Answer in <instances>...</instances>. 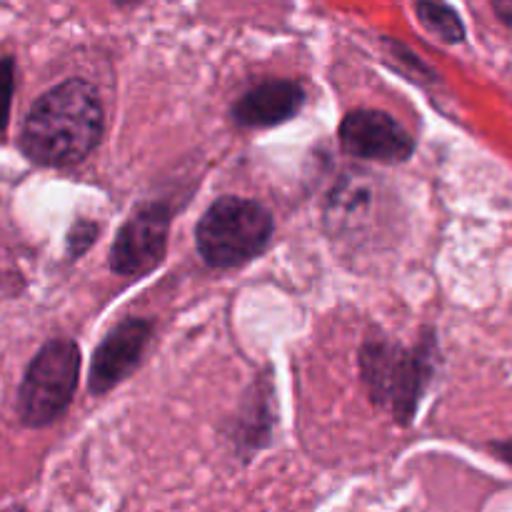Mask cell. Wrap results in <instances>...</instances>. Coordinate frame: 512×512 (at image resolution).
I'll use <instances>...</instances> for the list:
<instances>
[{"instance_id":"cell-1","label":"cell","mask_w":512,"mask_h":512,"mask_svg":"<svg viewBox=\"0 0 512 512\" xmlns=\"http://www.w3.org/2000/svg\"><path fill=\"white\" fill-rule=\"evenodd\" d=\"M103 135L98 90L73 78L40 95L25 118L20 150L35 165L70 168L88 158Z\"/></svg>"},{"instance_id":"cell-16","label":"cell","mask_w":512,"mask_h":512,"mask_svg":"<svg viewBox=\"0 0 512 512\" xmlns=\"http://www.w3.org/2000/svg\"><path fill=\"white\" fill-rule=\"evenodd\" d=\"M490 450H493L500 460H505V463L512 465V440H503V443H490Z\"/></svg>"},{"instance_id":"cell-10","label":"cell","mask_w":512,"mask_h":512,"mask_svg":"<svg viewBox=\"0 0 512 512\" xmlns=\"http://www.w3.org/2000/svg\"><path fill=\"white\" fill-rule=\"evenodd\" d=\"M415 13L418 20L430 30L433 35H438L443 43H463L465 40V23L458 15V10L453 5H448L445 0H415Z\"/></svg>"},{"instance_id":"cell-12","label":"cell","mask_w":512,"mask_h":512,"mask_svg":"<svg viewBox=\"0 0 512 512\" xmlns=\"http://www.w3.org/2000/svg\"><path fill=\"white\" fill-rule=\"evenodd\" d=\"M15 90V65L10 58H0V143L5 140L10 123V105Z\"/></svg>"},{"instance_id":"cell-4","label":"cell","mask_w":512,"mask_h":512,"mask_svg":"<svg viewBox=\"0 0 512 512\" xmlns=\"http://www.w3.org/2000/svg\"><path fill=\"white\" fill-rule=\"evenodd\" d=\"M80 375V350L70 338H55L30 360L18 393V415L28 428L55 423L73 403Z\"/></svg>"},{"instance_id":"cell-17","label":"cell","mask_w":512,"mask_h":512,"mask_svg":"<svg viewBox=\"0 0 512 512\" xmlns=\"http://www.w3.org/2000/svg\"><path fill=\"white\" fill-rule=\"evenodd\" d=\"M143 0H113V5H118V8H133V5H140Z\"/></svg>"},{"instance_id":"cell-2","label":"cell","mask_w":512,"mask_h":512,"mask_svg":"<svg viewBox=\"0 0 512 512\" xmlns=\"http://www.w3.org/2000/svg\"><path fill=\"white\" fill-rule=\"evenodd\" d=\"M435 360L438 338L433 330H425L415 348L375 333L360 348V375L370 400L388 408L400 425H410L435 375Z\"/></svg>"},{"instance_id":"cell-14","label":"cell","mask_w":512,"mask_h":512,"mask_svg":"<svg viewBox=\"0 0 512 512\" xmlns=\"http://www.w3.org/2000/svg\"><path fill=\"white\" fill-rule=\"evenodd\" d=\"M385 43H388V48H390V53H393V58L405 60V63H408L410 73H413V70H415V78H418V80H420V78H428V80L435 78L433 70H430L428 65L423 63V60L415 58V55L410 53V50L405 48V45H400L398 40H388V38H385Z\"/></svg>"},{"instance_id":"cell-5","label":"cell","mask_w":512,"mask_h":512,"mask_svg":"<svg viewBox=\"0 0 512 512\" xmlns=\"http://www.w3.org/2000/svg\"><path fill=\"white\" fill-rule=\"evenodd\" d=\"M173 213L165 203H145L125 220L110 250V270L118 275H145L158 268L168 248Z\"/></svg>"},{"instance_id":"cell-7","label":"cell","mask_w":512,"mask_h":512,"mask_svg":"<svg viewBox=\"0 0 512 512\" xmlns=\"http://www.w3.org/2000/svg\"><path fill=\"white\" fill-rule=\"evenodd\" d=\"M150 333H153V325L145 318H128L115 325L93 353L88 380L90 393L105 395L115 385L123 383L138 368Z\"/></svg>"},{"instance_id":"cell-3","label":"cell","mask_w":512,"mask_h":512,"mask_svg":"<svg viewBox=\"0 0 512 512\" xmlns=\"http://www.w3.org/2000/svg\"><path fill=\"white\" fill-rule=\"evenodd\" d=\"M273 230V215L258 200L228 195L205 210L195 240L210 268L228 270L258 258L273 240Z\"/></svg>"},{"instance_id":"cell-9","label":"cell","mask_w":512,"mask_h":512,"mask_svg":"<svg viewBox=\"0 0 512 512\" xmlns=\"http://www.w3.org/2000/svg\"><path fill=\"white\" fill-rule=\"evenodd\" d=\"M305 105L303 85L295 80H265L233 103V120L240 128H273L295 118Z\"/></svg>"},{"instance_id":"cell-6","label":"cell","mask_w":512,"mask_h":512,"mask_svg":"<svg viewBox=\"0 0 512 512\" xmlns=\"http://www.w3.org/2000/svg\"><path fill=\"white\" fill-rule=\"evenodd\" d=\"M340 145L348 155L375 163H403L413 155L415 140L383 110H353L340 123Z\"/></svg>"},{"instance_id":"cell-15","label":"cell","mask_w":512,"mask_h":512,"mask_svg":"<svg viewBox=\"0 0 512 512\" xmlns=\"http://www.w3.org/2000/svg\"><path fill=\"white\" fill-rule=\"evenodd\" d=\"M490 3H493L495 15H498L508 28H512V0H490Z\"/></svg>"},{"instance_id":"cell-8","label":"cell","mask_w":512,"mask_h":512,"mask_svg":"<svg viewBox=\"0 0 512 512\" xmlns=\"http://www.w3.org/2000/svg\"><path fill=\"white\" fill-rule=\"evenodd\" d=\"M380 190L373 180L348 175L335 185L330 193L328 210H325V225L330 235L338 240L355 243L360 235L373 230L380 220Z\"/></svg>"},{"instance_id":"cell-13","label":"cell","mask_w":512,"mask_h":512,"mask_svg":"<svg viewBox=\"0 0 512 512\" xmlns=\"http://www.w3.org/2000/svg\"><path fill=\"white\" fill-rule=\"evenodd\" d=\"M98 225L93 223V220H75L73 228H70L68 238H65V248H68V255L70 258H80L83 253H88L90 245L95 243V238H98Z\"/></svg>"},{"instance_id":"cell-11","label":"cell","mask_w":512,"mask_h":512,"mask_svg":"<svg viewBox=\"0 0 512 512\" xmlns=\"http://www.w3.org/2000/svg\"><path fill=\"white\" fill-rule=\"evenodd\" d=\"M248 423H243L240 428L238 440L245 443V448L258 450L260 445L268 440L270 430V390L263 388V385H255L253 395H250V408H248Z\"/></svg>"}]
</instances>
